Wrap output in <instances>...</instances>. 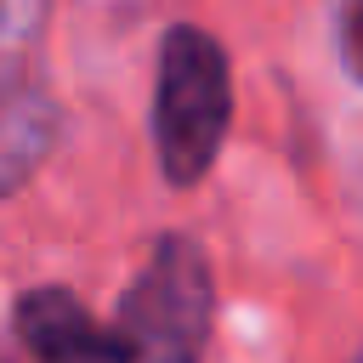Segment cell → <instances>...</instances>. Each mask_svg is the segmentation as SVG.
<instances>
[{"mask_svg": "<svg viewBox=\"0 0 363 363\" xmlns=\"http://www.w3.org/2000/svg\"><path fill=\"white\" fill-rule=\"evenodd\" d=\"M0 91H11V85H0Z\"/></svg>", "mask_w": 363, "mask_h": 363, "instance_id": "cell-5", "label": "cell"}, {"mask_svg": "<svg viewBox=\"0 0 363 363\" xmlns=\"http://www.w3.org/2000/svg\"><path fill=\"white\" fill-rule=\"evenodd\" d=\"M233 91H227V57L204 28H170L159 51V91H153V136L159 164L176 187H193L227 136Z\"/></svg>", "mask_w": 363, "mask_h": 363, "instance_id": "cell-1", "label": "cell"}, {"mask_svg": "<svg viewBox=\"0 0 363 363\" xmlns=\"http://www.w3.org/2000/svg\"><path fill=\"white\" fill-rule=\"evenodd\" d=\"M51 125H57V113L40 91H28V85L0 91V193L17 187L40 164V153L51 147Z\"/></svg>", "mask_w": 363, "mask_h": 363, "instance_id": "cell-4", "label": "cell"}, {"mask_svg": "<svg viewBox=\"0 0 363 363\" xmlns=\"http://www.w3.org/2000/svg\"><path fill=\"white\" fill-rule=\"evenodd\" d=\"M210 261L193 238H159L136 284L119 295V346L130 363H199L210 335Z\"/></svg>", "mask_w": 363, "mask_h": 363, "instance_id": "cell-2", "label": "cell"}, {"mask_svg": "<svg viewBox=\"0 0 363 363\" xmlns=\"http://www.w3.org/2000/svg\"><path fill=\"white\" fill-rule=\"evenodd\" d=\"M17 335L40 363H130L119 335L91 323L68 289H28L17 301Z\"/></svg>", "mask_w": 363, "mask_h": 363, "instance_id": "cell-3", "label": "cell"}]
</instances>
